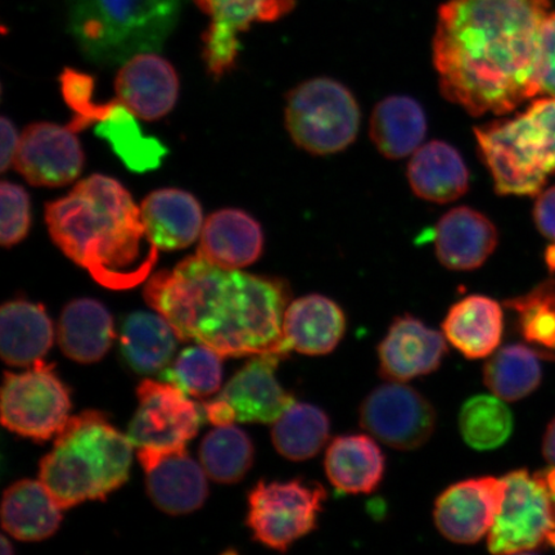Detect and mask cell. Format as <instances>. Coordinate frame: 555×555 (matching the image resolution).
I'll return each instance as SVG.
<instances>
[{"instance_id":"cell-1","label":"cell","mask_w":555,"mask_h":555,"mask_svg":"<svg viewBox=\"0 0 555 555\" xmlns=\"http://www.w3.org/2000/svg\"><path fill=\"white\" fill-rule=\"evenodd\" d=\"M551 0H449L434 38L441 93L472 116L503 115L540 94L537 64Z\"/></svg>"},{"instance_id":"cell-2","label":"cell","mask_w":555,"mask_h":555,"mask_svg":"<svg viewBox=\"0 0 555 555\" xmlns=\"http://www.w3.org/2000/svg\"><path fill=\"white\" fill-rule=\"evenodd\" d=\"M145 302L171 324L180 341H196L223 358L291 351L284 338L286 282L227 270L194 255L151 276Z\"/></svg>"},{"instance_id":"cell-3","label":"cell","mask_w":555,"mask_h":555,"mask_svg":"<svg viewBox=\"0 0 555 555\" xmlns=\"http://www.w3.org/2000/svg\"><path fill=\"white\" fill-rule=\"evenodd\" d=\"M46 221L61 251L106 288L135 287L156 266L159 249L141 207L116 179H82L66 197L47 204Z\"/></svg>"},{"instance_id":"cell-4","label":"cell","mask_w":555,"mask_h":555,"mask_svg":"<svg viewBox=\"0 0 555 555\" xmlns=\"http://www.w3.org/2000/svg\"><path fill=\"white\" fill-rule=\"evenodd\" d=\"M133 447L100 412L69 416L40 462L39 480L62 509L104 501L128 481Z\"/></svg>"},{"instance_id":"cell-5","label":"cell","mask_w":555,"mask_h":555,"mask_svg":"<svg viewBox=\"0 0 555 555\" xmlns=\"http://www.w3.org/2000/svg\"><path fill=\"white\" fill-rule=\"evenodd\" d=\"M184 0H67L68 29L93 64L116 66L162 50Z\"/></svg>"},{"instance_id":"cell-6","label":"cell","mask_w":555,"mask_h":555,"mask_svg":"<svg viewBox=\"0 0 555 555\" xmlns=\"http://www.w3.org/2000/svg\"><path fill=\"white\" fill-rule=\"evenodd\" d=\"M478 152L501 196H538L555 176V96L475 128Z\"/></svg>"},{"instance_id":"cell-7","label":"cell","mask_w":555,"mask_h":555,"mask_svg":"<svg viewBox=\"0 0 555 555\" xmlns=\"http://www.w3.org/2000/svg\"><path fill=\"white\" fill-rule=\"evenodd\" d=\"M284 116L293 141L317 156L346 150L356 141L360 128L356 96L330 78L311 79L291 90Z\"/></svg>"},{"instance_id":"cell-8","label":"cell","mask_w":555,"mask_h":555,"mask_svg":"<svg viewBox=\"0 0 555 555\" xmlns=\"http://www.w3.org/2000/svg\"><path fill=\"white\" fill-rule=\"evenodd\" d=\"M94 82L90 76L79 74L65 82L62 94L74 117L68 127L76 133L95 124V134L104 139L131 171L147 172L162 165L168 154L156 138L145 135L135 115L120 101H94Z\"/></svg>"},{"instance_id":"cell-9","label":"cell","mask_w":555,"mask_h":555,"mask_svg":"<svg viewBox=\"0 0 555 555\" xmlns=\"http://www.w3.org/2000/svg\"><path fill=\"white\" fill-rule=\"evenodd\" d=\"M325 501L327 491L317 482L261 481L248 495L247 525L259 543L286 552L317 529Z\"/></svg>"},{"instance_id":"cell-10","label":"cell","mask_w":555,"mask_h":555,"mask_svg":"<svg viewBox=\"0 0 555 555\" xmlns=\"http://www.w3.org/2000/svg\"><path fill=\"white\" fill-rule=\"evenodd\" d=\"M72 408L66 386L51 365L35 363L24 373L5 372L2 387V423L5 428L35 441L57 435Z\"/></svg>"},{"instance_id":"cell-11","label":"cell","mask_w":555,"mask_h":555,"mask_svg":"<svg viewBox=\"0 0 555 555\" xmlns=\"http://www.w3.org/2000/svg\"><path fill=\"white\" fill-rule=\"evenodd\" d=\"M503 508L489 532L492 554H519L546 547L555 531V495L535 475L518 469L506 475Z\"/></svg>"},{"instance_id":"cell-12","label":"cell","mask_w":555,"mask_h":555,"mask_svg":"<svg viewBox=\"0 0 555 555\" xmlns=\"http://www.w3.org/2000/svg\"><path fill=\"white\" fill-rule=\"evenodd\" d=\"M437 414L428 399L402 382H388L360 405V425L374 439L398 450H415L431 439Z\"/></svg>"},{"instance_id":"cell-13","label":"cell","mask_w":555,"mask_h":555,"mask_svg":"<svg viewBox=\"0 0 555 555\" xmlns=\"http://www.w3.org/2000/svg\"><path fill=\"white\" fill-rule=\"evenodd\" d=\"M137 393L139 408L128 433L134 447L180 448L197 435L201 415L182 388L171 382L145 379Z\"/></svg>"},{"instance_id":"cell-14","label":"cell","mask_w":555,"mask_h":555,"mask_svg":"<svg viewBox=\"0 0 555 555\" xmlns=\"http://www.w3.org/2000/svg\"><path fill=\"white\" fill-rule=\"evenodd\" d=\"M210 17L204 35V59L215 79L231 72L238 57V37L255 23H273L294 10L295 0H194Z\"/></svg>"},{"instance_id":"cell-15","label":"cell","mask_w":555,"mask_h":555,"mask_svg":"<svg viewBox=\"0 0 555 555\" xmlns=\"http://www.w3.org/2000/svg\"><path fill=\"white\" fill-rule=\"evenodd\" d=\"M505 494L504 478L478 477L451 485L435 503L437 530L456 544L478 543L495 524Z\"/></svg>"},{"instance_id":"cell-16","label":"cell","mask_w":555,"mask_h":555,"mask_svg":"<svg viewBox=\"0 0 555 555\" xmlns=\"http://www.w3.org/2000/svg\"><path fill=\"white\" fill-rule=\"evenodd\" d=\"M13 166L30 184L57 189L78 179L85 152L72 127L35 122L21 134Z\"/></svg>"},{"instance_id":"cell-17","label":"cell","mask_w":555,"mask_h":555,"mask_svg":"<svg viewBox=\"0 0 555 555\" xmlns=\"http://www.w3.org/2000/svg\"><path fill=\"white\" fill-rule=\"evenodd\" d=\"M138 461L145 472L151 501L171 516L189 515L204 505L208 486L206 472L185 447L141 448Z\"/></svg>"},{"instance_id":"cell-18","label":"cell","mask_w":555,"mask_h":555,"mask_svg":"<svg viewBox=\"0 0 555 555\" xmlns=\"http://www.w3.org/2000/svg\"><path fill=\"white\" fill-rule=\"evenodd\" d=\"M447 353L446 335L414 317H399L378 346L380 376L404 384L439 370Z\"/></svg>"},{"instance_id":"cell-19","label":"cell","mask_w":555,"mask_h":555,"mask_svg":"<svg viewBox=\"0 0 555 555\" xmlns=\"http://www.w3.org/2000/svg\"><path fill=\"white\" fill-rule=\"evenodd\" d=\"M119 101L139 119L156 121L176 106L179 78L168 60L154 52L133 55L116 76Z\"/></svg>"},{"instance_id":"cell-20","label":"cell","mask_w":555,"mask_h":555,"mask_svg":"<svg viewBox=\"0 0 555 555\" xmlns=\"http://www.w3.org/2000/svg\"><path fill=\"white\" fill-rule=\"evenodd\" d=\"M283 359L275 353L255 357L228 382L218 399L233 409L235 421L268 425L295 404L293 395L275 377Z\"/></svg>"},{"instance_id":"cell-21","label":"cell","mask_w":555,"mask_h":555,"mask_svg":"<svg viewBox=\"0 0 555 555\" xmlns=\"http://www.w3.org/2000/svg\"><path fill=\"white\" fill-rule=\"evenodd\" d=\"M437 259L456 272H469L483 266L495 251L498 229L492 221L474 208H451L435 229Z\"/></svg>"},{"instance_id":"cell-22","label":"cell","mask_w":555,"mask_h":555,"mask_svg":"<svg viewBox=\"0 0 555 555\" xmlns=\"http://www.w3.org/2000/svg\"><path fill=\"white\" fill-rule=\"evenodd\" d=\"M197 254L212 266L240 270L258 261L263 233L251 215L237 208H224L210 215L199 235Z\"/></svg>"},{"instance_id":"cell-23","label":"cell","mask_w":555,"mask_h":555,"mask_svg":"<svg viewBox=\"0 0 555 555\" xmlns=\"http://www.w3.org/2000/svg\"><path fill=\"white\" fill-rule=\"evenodd\" d=\"M141 214L151 242L165 251L190 247L203 232V208L193 194L182 190L152 192L143 199Z\"/></svg>"},{"instance_id":"cell-24","label":"cell","mask_w":555,"mask_h":555,"mask_svg":"<svg viewBox=\"0 0 555 555\" xmlns=\"http://www.w3.org/2000/svg\"><path fill=\"white\" fill-rule=\"evenodd\" d=\"M283 332L291 350L305 356H325L341 343L346 317L331 298L309 295L288 305Z\"/></svg>"},{"instance_id":"cell-25","label":"cell","mask_w":555,"mask_h":555,"mask_svg":"<svg viewBox=\"0 0 555 555\" xmlns=\"http://www.w3.org/2000/svg\"><path fill=\"white\" fill-rule=\"evenodd\" d=\"M408 180L416 197L435 204L460 199L469 189V171L460 152L447 142L434 141L414 152Z\"/></svg>"},{"instance_id":"cell-26","label":"cell","mask_w":555,"mask_h":555,"mask_svg":"<svg viewBox=\"0 0 555 555\" xmlns=\"http://www.w3.org/2000/svg\"><path fill=\"white\" fill-rule=\"evenodd\" d=\"M442 331L448 341L467 359L488 358L502 343L503 309L488 296H468L451 307Z\"/></svg>"},{"instance_id":"cell-27","label":"cell","mask_w":555,"mask_h":555,"mask_svg":"<svg viewBox=\"0 0 555 555\" xmlns=\"http://www.w3.org/2000/svg\"><path fill=\"white\" fill-rule=\"evenodd\" d=\"M385 455L365 435H344L331 442L324 457L330 482L345 494H371L385 475Z\"/></svg>"},{"instance_id":"cell-28","label":"cell","mask_w":555,"mask_h":555,"mask_svg":"<svg viewBox=\"0 0 555 555\" xmlns=\"http://www.w3.org/2000/svg\"><path fill=\"white\" fill-rule=\"evenodd\" d=\"M53 345V325L41 305L10 301L0 309V353L5 364L34 365Z\"/></svg>"},{"instance_id":"cell-29","label":"cell","mask_w":555,"mask_h":555,"mask_svg":"<svg viewBox=\"0 0 555 555\" xmlns=\"http://www.w3.org/2000/svg\"><path fill=\"white\" fill-rule=\"evenodd\" d=\"M115 338L108 310L92 298H78L66 305L59 324L62 352L75 362L90 364L106 356Z\"/></svg>"},{"instance_id":"cell-30","label":"cell","mask_w":555,"mask_h":555,"mask_svg":"<svg viewBox=\"0 0 555 555\" xmlns=\"http://www.w3.org/2000/svg\"><path fill=\"white\" fill-rule=\"evenodd\" d=\"M62 511L43 482L18 481L4 492L3 529L17 540H44L59 530Z\"/></svg>"},{"instance_id":"cell-31","label":"cell","mask_w":555,"mask_h":555,"mask_svg":"<svg viewBox=\"0 0 555 555\" xmlns=\"http://www.w3.org/2000/svg\"><path fill=\"white\" fill-rule=\"evenodd\" d=\"M426 134L425 111L411 96H387L373 109L371 139L387 158L400 159L414 154Z\"/></svg>"},{"instance_id":"cell-32","label":"cell","mask_w":555,"mask_h":555,"mask_svg":"<svg viewBox=\"0 0 555 555\" xmlns=\"http://www.w3.org/2000/svg\"><path fill=\"white\" fill-rule=\"evenodd\" d=\"M178 339L177 332L162 314L137 311L122 325V357L137 373L155 374L169 364Z\"/></svg>"},{"instance_id":"cell-33","label":"cell","mask_w":555,"mask_h":555,"mask_svg":"<svg viewBox=\"0 0 555 555\" xmlns=\"http://www.w3.org/2000/svg\"><path fill=\"white\" fill-rule=\"evenodd\" d=\"M331 421L321 408L305 402L289 406L274 422V447L288 461L302 462L315 456L328 441Z\"/></svg>"},{"instance_id":"cell-34","label":"cell","mask_w":555,"mask_h":555,"mask_svg":"<svg viewBox=\"0 0 555 555\" xmlns=\"http://www.w3.org/2000/svg\"><path fill=\"white\" fill-rule=\"evenodd\" d=\"M539 353L525 345H508L496 351L483 370L486 387L504 401L529 397L541 384Z\"/></svg>"},{"instance_id":"cell-35","label":"cell","mask_w":555,"mask_h":555,"mask_svg":"<svg viewBox=\"0 0 555 555\" xmlns=\"http://www.w3.org/2000/svg\"><path fill=\"white\" fill-rule=\"evenodd\" d=\"M206 475L219 483H235L246 476L254 463V446L241 428L217 426L199 449Z\"/></svg>"},{"instance_id":"cell-36","label":"cell","mask_w":555,"mask_h":555,"mask_svg":"<svg viewBox=\"0 0 555 555\" xmlns=\"http://www.w3.org/2000/svg\"><path fill=\"white\" fill-rule=\"evenodd\" d=\"M505 307L516 312L520 335L540 359L555 360V280L511 298Z\"/></svg>"},{"instance_id":"cell-37","label":"cell","mask_w":555,"mask_h":555,"mask_svg":"<svg viewBox=\"0 0 555 555\" xmlns=\"http://www.w3.org/2000/svg\"><path fill=\"white\" fill-rule=\"evenodd\" d=\"M498 397L480 395L469 399L460 414V428L464 441L476 450L496 449L509 439L513 416Z\"/></svg>"},{"instance_id":"cell-38","label":"cell","mask_w":555,"mask_h":555,"mask_svg":"<svg viewBox=\"0 0 555 555\" xmlns=\"http://www.w3.org/2000/svg\"><path fill=\"white\" fill-rule=\"evenodd\" d=\"M223 357L210 347L198 345L185 349L171 370L163 373V378L182 388L192 397L204 398L218 392L223 379Z\"/></svg>"},{"instance_id":"cell-39","label":"cell","mask_w":555,"mask_h":555,"mask_svg":"<svg viewBox=\"0 0 555 555\" xmlns=\"http://www.w3.org/2000/svg\"><path fill=\"white\" fill-rule=\"evenodd\" d=\"M0 243L13 247L30 232L31 205L29 193L15 183L0 184Z\"/></svg>"},{"instance_id":"cell-40","label":"cell","mask_w":555,"mask_h":555,"mask_svg":"<svg viewBox=\"0 0 555 555\" xmlns=\"http://www.w3.org/2000/svg\"><path fill=\"white\" fill-rule=\"evenodd\" d=\"M537 81L540 93L555 96V12L546 16L541 27Z\"/></svg>"},{"instance_id":"cell-41","label":"cell","mask_w":555,"mask_h":555,"mask_svg":"<svg viewBox=\"0 0 555 555\" xmlns=\"http://www.w3.org/2000/svg\"><path fill=\"white\" fill-rule=\"evenodd\" d=\"M533 220L539 232L555 242V185L538 194Z\"/></svg>"},{"instance_id":"cell-42","label":"cell","mask_w":555,"mask_h":555,"mask_svg":"<svg viewBox=\"0 0 555 555\" xmlns=\"http://www.w3.org/2000/svg\"><path fill=\"white\" fill-rule=\"evenodd\" d=\"M18 131L10 119L5 116L0 120V141H2V149H0V168L5 172L11 168L18 151L20 145Z\"/></svg>"},{"instance_id":"cell-43","label":"cell","mask_w":555,"mask_h":555,"mask_svg":"<svg viewBox=\"0 0 555 555\" xmlns=\"http://www.w3.org/2000/svg\"><path fill=\"white\" fill-rule=\"evenodd\" d=\"M204 408L207 421L212 423L214 426L233 425V422H235L233 409L223 400L214 399L206 402Z\"/></svg>"},{"instance_id":"cell-44","label":"cell","mask_w":555,"mask_h":555,"mask_svg":"<svg viewBox=\"0 0 555 555\" xmlns=\"http://www.w3.org/2000/svg\"><path fill=\"white\" fill-rule=\"evenodd\" d=\"M543 454L547 462L555 466V418L547 426L543 442Z\"/></svg>"},{"instance_id":"cell-45","label":"cell","mask_w":555,"mask_h":555,"mask_svg":"<svg viewBox=\"0 0 555 555\" xmlns=\"http://www.w3.org/2000/svg\"><path fill=\"white\" fill-rule=\"evenodd\" d=\"M533 475L537 476L538 480L544 485V488L550 491L551 494L555 495V466L537 472V474Z\"/></svg>"},{"instance_id":"cell-46","label":"cell","mask_w":555,"mask_h":555,"mask_svg":"<svg viewBox=\"0 0 555 555\" xmlns=\"http://www.w3.org/2000/svg\"><path fill=\"white\" fill-rule=\"evenodd\" d=\"M545 263L551 273H555V243L546 248Z\"/></svg>"},{"instance_id":"cell-47","label":"cell","mask_w":555,"mask_h":555,"mask_svg":"<svg viewBox=\"0 0 555 555\" xmlns=\"http://www.w3.org/2000/svg\"><path fill=\"white\" fill-rule=\"evenodd\" d=\"M12 553H13L12 544L10 543L9 540H7L5 537H2V554L3 555H9V554H12Z\"/></svg>"},{"instance_id":"cell-48","label":"cell","mask_w":555,"mask_h":555,"mask_svg":"<svg viewBox=\"0 0 555 555\" xmlns=\"http://www.w3.org/2000/svg\"><path fill=\"white\" fill-rule=\"evenodd\" d=\"M547 546L554 547V550H555V531H553L551 533L550 538H547L546 547Z\"/></svg>"}]
</instances>
